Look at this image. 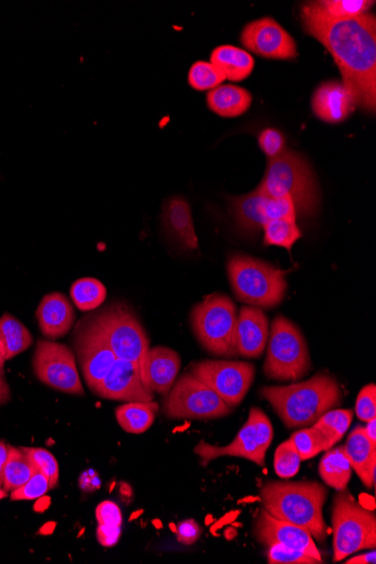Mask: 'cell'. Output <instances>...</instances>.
Listing matches in <instances>:
<instances>
[{
    "mask_svg": "<svg viewBox=\"0 0 376 564\" xmlns=\"http://www.w3.org/2000/svg\"><path fill=\"white\" fill-rule=\"evenodd\" d=\"M277 416L288 428L309 427L327 411L342 402L337 381L327 372H320L308 381L285 387H265L261 390Z\"/></svg>",
    "mask_w": 376,
    "mask_h": 564,
    "instance_id": "obj_3",
    "label": "cell"
},
{
    "mask_svg": "<svg viewBox=\"0 0 376 564\" xmlns=\"http://www.w3.org/2000/svg\"><path fill=\"white\" fill-rule=\"evenodd\" d=\"M353 94L343 84L327 82L321 84L312 97V110L327 123H342L355 111Z\"/></svg>",
    "mask_w": 376,
    "mask_h": 564,
    "instance_id": "obj_21",
    "label": "cell"
},
{
    "mask_svg": "<svg viewBox=\"0 0 376 564\" xmlns=\"http://www.w3.org/2000/svg\"><path fill=\"white\" fill-rule=\"evenodd\" d=\"M96 518L98 525L105 526H121L122 514L118 505L112 501H103L96 509Z\"/></svg>",
    "mask_w": 376,
    "mask_h": 564,
    "instance_id": "obj_43",
    "label": "cell"
},
{
    "mask_svg": "<svg viewBox=\"0 0 376 564\" xmlns=\"http://www.w3.org/2000/svg\"><path fill=\"white\" fill-rule=\"evenodd\" d=\"M210 109L223 118H236L247 112L253 97L245 88L235 85H220L213 88L207 97Z\"/></svg>",
    "mask_w": 376,
    "mask_h": 564,
    "instance_id": "obj_25",
    "label": "cell"
},
{
    "mask_svg": "<svg viewBox=\"0 0 376 564\" xmlns=\"http://www.w3.org/2000/svg\"><path fill=\"white\" fill-rule=\"evenodd\" d=\"M319 473L327 485L337 491L345 490L352 478V467L343 446L328 450L319 464Z\"/></svg>",
    "mask_w": 376,
    "mask_h": 564,
    "instance_id": "obj_28",
    "label": "cell"
},
{
    "mask_svg": "<svg viewBox=\"0 0 376 564\" xmlns=\"http://www.w3.org/2000/svg\"><path fill=\"white\" fill-rule=\"evenodd\" d=\"M320 13L331 19H351L366 14L375 2L369 0H324L311 3Z\"/></svg>",
    "mask_w": 376,
    "mask_h": 564,
    "instance_id": "obj_34",
    "label": "cell"
},
{
    "mask_svg": "<svg viewBox=\"0 0 376 564\" xmlns=\"http://www.w3.org/2000/svg\"><path fill=\"white\" fill-rule=\"evenodd\" d=\"M158 410L155 401H134L118 407L115 416L124 432L143 434L154 425Z\"/></svg>",
    "mask_w": 376,
    "mask_h": 564,
    "instance_id": "obj_27",
    "label": "cell"
},
{
    "mask_svg": "<svg viewBox=\"0 0 376 564\" xmlns=\"http://www.w3.org/2000/svg\"><path fill=\"white\" fill-rule=\"evenodd\" d=\"M259 147L264 151L268 159L280 156L285 150V138L283 133L276 129H266L258 138Z\"/></svg>",
    "mask_w": 376,
    "mask_h": 564,
    "instance_id": "obj_42",
    "label": "cell"
},
{
    "mask_svg": "<svg viewBox=\"0 0 376 564\" xmlns=\"http://www.w3.org/2000/svg\"><path fill=\"white\" fill-rule=\"evenodd\" d=\"M211 64L218 67L232 82H241L253 73L255 60L243 49L222 46L212 52Z\"/></svg>",
    "mask_w": 376,
    "mask_h": 564,
    "instance_id": "obj_26",
    "label": "cell"
},
{
    "mask_svg": "<svg viewBox=\"0 0 376 564\" xmlns=\"http://www.w3.org/2000/svg\"><path fill=\"white\" fill-rule=\"evenodd\" d=\"M304 31L324 44L333 55L343 84L356 106L369 112L376 105V20L366 13L351 19H331L311 3L302 7Z\"/></svg>",
    "mask_w": 376,
    "mask_h": 564,
    "instance_id": "obj_1",
    "label": "cell"
},
{
    "mask_svg": "<svg viewBox=\"0 0 376 564\" xmlns=\"http://www.w3.org/2000/svg\"><path fill=\"white\" fill-rule=\"evenodd\" d=\"M37 471L28 455L21 449L8 446V459L4 469L3 489L12 492L28 482Z\"/></svg>",
    "mask_w": 376,
    "mask_h": 564,
    "instance_id": "obj_31",
    "label": "cell"
},
{
    "mask_svg": "<svg viewBox=\"0 0 376 564\" xmlns=\"http://www.w3.org/2000/svg\"><path fill=\"white\" fill-rule=\"evenodd\" d=\"M0 340H2L6 361L23 353L33 344V336L19 319L10 313L0 318Z\"/></svg>",
    "mask_w": 376,
    "mask_h": 564,
    "instance_id": "obj_29",
    "label": "cell"
},
{
    "mask_svg": "<svg viewBox=\"0 0 376 564\" xmlns=\"http://www.w3.org/2000/svg\"><path fill=\"white\" fill-rule=\"evenodd\" d=\"M231 524H232V526H235V527H239V526H241V524H240V523H236V522H234V523H231Z\"/></svg>",
    "mask_w": 376,
    "mask_h": 564,
    "instance_id": "obj_57",
    "label": "cell"
},
{
    "mask_svg": "<svg viewBox=\"0 0 376 564\" xmlns=\"http://www.w3.org/2000/svg\"><path fill=\"white\" fill-rule=\"evenodd\" d=\"M267 560L271 564H320V561L306 553L286 548L282 544L268 546Z\"/></svg>",
    "mask_w": 376,
    "mask_h": 564,
    "instance_id": "obj_39",
    "label": "cell"
},
{
    "mask_svg": "<svg viewBox=\"0 0 376 564\" xmlns=\"http://www.w3.org/2000/svg\"><path fill=\"white\" fill-rule=\"evenodd\" d=\"M213 522V517L212 515L207 516V518H205V524L210 525Z\"/></svg>",
    "mask_w": 376,
    "mask_h": 564,
    "instance_id": "obj_55",
    "label": "cell"
},
{
    "mask_svg": "<svg viewBox=\"0 0 376 564\" xmlns=\"http://www.w3.org/2000/svg\"><path fill=\"white\" fill-rule=\"evenodd\" d=\"M95 395L125 402L155 400V393L143 382L138 365L119 358L98 386Z\"/></svg>",
    "mask_w": 376,
    "mask_h": 564,
    "instance_id": "obj_17",
    "label": "cell"
},
{
    "mask_svg": "<svg viewBox=\"0 0 376 564\" xmlns=\"http://www.w3.org/2000/svg\"><path fill=\"white\" fill-rule=\"evenodd\" d=\"M35 376L46 386L71 396H84L76 354L64 344L39 340L33 356Z\"/></svg>",
    "mask_w": 376,
    "mask_h": 564,
    "instance_id": "obj_12",
    "label": "cell"
},
{
    "mask_svg": "<svg viewBox=\"0 0 376 564\" xmlns=\"http://www.w3.org/2000/svg\"><path fill=\"white\" fill-rule=\"evenodd\" d=\"M7 496V492L3 489L2 486H0V500L6 498Z\"/></svg>",
    "mask_w": 376,
    "mask_h": 564,
    "instance_id": "obj_54",
    "label": "cell"
},
{
    "mask_svg": "<svg viewBox=\"0 0 376 564\" xmlns=\"http://www.w3.org/2000/svg\"><path fill=\"white\" fill-rule=\"evenodd\" d=\"M295 450L300 454L302 461L315 458L321 452H325V444L320 434L313 427L301 429L290 438Z\"/></svg>",
    "mask_w": 376,
    "mask_h": 564,
    "instance_id": "obj_37",
    "label": "cell"
},
{
    "mask_svg": "<svg viewBox=\"0 0 376 564\" xmlns=\"http://www.w3.org/2000/svg\"><path fill=\"white\" fill-rule=\"evenodd\" d=\"M264 230V245L282 247L291 252L292 247L301 238L297 221L279 219L267 222Z\"/></svg>",
    "mask_w": 376,
    "mask_h": 564,
    "instance_id": "obj_33",
    "label": "cell"
},
{
    "mask_svg": "<svg viewBox=\"0 0 376 564\" xmlns=\"http://www.w3.org/2000/svg\"><path fill=\"white\" fill-rule=\"evenodd\" d=\"M232 408L207 384L186 372L168 392L164 414L170 419L211 420L228 416Z\"/></svg>",
    "mask_w": 376,
    "mask_h": 564,
    "instance_id": "obj_10",
    "label": "cell"
},
{
    "mask_svg": "<svg viewBox=\"0 0 376 564\" xmlns=\"http://www.w3.org/2000/svg\"><path fill=\"white\" fill-rule=\"evenodd\" d=\"M351 467L367 488L375 486L376 445L367 438L364 427L356 426L343 446Z\"/></svg>",
    "mask_w": 376,
    "mask_h": 564,
    "instance_id": "obj_23",
    "label": "cell"
},
{
    "mask_svg": "<svg viewBox=\"0 0 376 564\" xmlns=\"http://www.w3.org/2000/svg\"><path fill=\"white\" fill-rule=\"evenodd\" d=\"M300 454L291 440L285 441L277 447L274 456V468L277 476L282 479H290L297 476L301 465Z\"/></svg>",
    "mask_w": 376,
    "mask_h": 564,
    "instance_id": "obj_36",
    "label": "cell"
},
{
    "mask_svg": "<svg viewBox=\"0 0 376 564\" xmlns=\"http://www.w3.org/2000/svg\"><path fill=\"white\" fill-rule=\"evenodd\" d=\"M11 400V388L5 378L4 364L0 363V406Z\"/></svg>",
    "mask_w": 376,
    "mask_h": 564,
    "instance_id": "obj_46",
    "label": "cell"
},
{
    "mask_svg": "<svg viewBox=\"0 0 376 564\" xmlns=\"http://www.w3.org/2000/svg\"><path fill=\"white\" fill-rule=\"evenodd\" d=\"M176 534L178 542L184 545H193L199 541L202 528L194 519H186V521L177 525Z\"/></svg>",
    "mask_w": 376,
    "mask_h": 564,
    "instance_id": "obj_44",
    "label": "cell"
},
{
    "mask_svg": "<svg viewBox=\"0 0 376 564\" xmlns=\"http://www.w3.org/2000/svg\"><path fill=\"white\" fill-rule=\"evenodd\" d=\"M49 490L50 483L48 478L37 470L25 485L11 492V499L14 501L35 500L46 495Z\"/></svg>",
    "mask_w": 376,
    "mask_h": 564,
    "instance_id": "obj_40",
    "label": "cell"
},
{
    "mask_svg": "<svg viewBox=\"0 0 376 564\" xmlns=\"http://www.w3.org/2000/svg\"><path fill=\"white\" fill-rule=\"evenodd\" d=\"M37 319L43 336L56 340L65 337L73 328L76 311L65 294L52 292L41 300Z\"/></svg>",
    "mask_w": 376,
    "mask_h": 564,
    "instance_id": "obj_19",
    "label": "cell"
},
{
    "mask_svg": "<svg viewBox=\"0 0 376 564\" xmlns=\"http://www.w3.org/2000/svg\"><path fill=\"white\" fill-rule=\"evenodd\" d=\"M256 501H261V497L248 496L238 501V504H253Z\"/></svg>",
    "mask_w": 376,
    "mask_h": 564,
    "instance_id": "obj_52",
    "label": "cell"
},
{
    "mask_svg": "<svg viewBox=\"0 0 376 564\" xmlns=\"http://www.w3.org/2000/svg\"><path fill=\"white\" fill-rule=\"evenodd\" d=\"M8 446L4 441H0V486L3 487L4 469L8 459Z\"/></svg>",
    "mask_w": 376,
    "mask_h": 564,
    "instance_id": "obj_49",
    "label": "cell"
},
{
    "mask_svg": "<svg viewBox=\"0 0 376 564\" xmlns=\"http://www.w3.org/2000/svg\"><path fill=\"white\" fill-rule=\"evenodd\" d=\"M327 496V489L316 481H268L259 497L268 514L304 528L322 543L328 536L322 513Z\"/></svg>",
    "mask_w": 376,
    "mask_h": 564,
    "instance_id": "obj_2",
    "label": "cell"
},
{
    "mask_svg": "<svg viewBox=\"0 0 376 564\" xmlns=\"http://www.w3.org/2000/svg\"><path fill=\"white\" fill-rule=\"evenodd\" d=\"M70 295L80 311H93L102 306L107 297V290L101 281L84 277L71 285Z\"/></svg>",
    "mask_w": 376,
    "mask_h": 564,
    "instance_id": "obj_32",
    "label": "cell"
},
{
    "mask_svg": "<svg viewBox=\"0 0 376 564\" xmlns=\"http://www.w3.org/2000/svg\"><path fill=\"white\" fill-rule=\"evenodd\" d=\"M244 47L266 59L292 60L298 57L297 44L271 17L246 25L241 34Z\"/></svg>",
    "mask_w": 376,
    "mask_h": 564,
    "instance_id": "obj_15",
    "label": "cell"
},
{
    "mask_svg": "<svg viewBox=\"0 0 376 564\" xmlns=\"http://www.w3.org/2000/svg\"><path fill=\"white\" fill-rule=\"evenodd\" d=\"M273 426L270 418L259 408L250 409L249 417L243 428L240 429L234 442L226 446H217L201 441L195 447L203 463L222 458V456H235L246 459L259 467H264L266 453L273 441Z\"/></svg>",
    "mask_w": 376,
    "mask_h": 564,
    "instance_id": "obj_11",
    "label": "cell"
},
{
    "mask_svg": "<svg viewBox=\"0 0 376 564\" xmlns=\"http://www.w3.org/2000/svg\"><path fill=\"white\" fill-rule=\"evenodd\" d=\"M74 344L85 382L88 388L95 393L118 357L107 344L102 331L92 317L85 318L77 326Z\"/></svg>",
    "mask_w": 376,
    "mask_h": 564,
    "instance_id": "obj_14",
    "label": "cell"
},
{
    "mask_svg": "<svg viewBox=\"0 0 376 564\" xmlns=\"http://www.w3.org/2000/svg\"><path fill=\"white\" fill-rule=\"evenodd\" d=\"M231 204L238 226L250 234L263 230L266 223L271 221L270 198L257 188L252 193L235 198Z\"/></svg>",
    "mask_w": 376,
    "mask_h": 564,
    "instance_id": "obj_24",
    "label": "cell"
},
{
    "mask_svg": "<svg viewBox=\"0 0 376 564\" xmlns=\"http://www.w3.org/2000/svg\"><path fill=\"white\" fill-rule=\"evenodd\" d=\"M5 362H6L5 349L2 340H0V363L5 364Z\"/></svg>",
    "mask_w": 376,
    "mask_h": 564,
    "instance_id": "obj_53",
    "label": "cell"
},
{
    "mask_svg": "<svg viewBox=\"0 0 376 564\" xmlns=\"http://www.w3.org/2000/svg\"><path fill=\"white\" fill-rule=\"evenodd\" d=\"M353 411L351 409H331L322 415L313 428L320 434L325 450L333 449L334 445L342 441L348 428L351 427Z\"/></svg>",
    "mask_w": 376,
    "mask_h": 564,
    "instance_id": "obj_30",
    "label": "cell"
},
{
    "mask_svg": "<svg viewBox=\"0 0 376 564\" xmlns=\"http://www.w3.org/2000/svg\"><path fill=\"white\" fill-rule=\"evenodd\" d=\"M268 337H270V327L264 311L256 307L241 308L236 330L238 355L258 358L265 351Z\"/></svg>",
    "mask_w": 376,
    "mask_h": 564,
    "instance_id": "obj_18",
    "label": "cell"
},
{
    "mask_svg": "<svg viewBox=\"0 0 376 564\" xmlns=\"http://www.w3.org/2000/svg\"><path fill=\"white\" fill-rule=\"evenodd\" d=\"M257 190L272 199L290 196L297 219L306 220L318 212L320 199L316 176L308 161L292 150L285 149L280 156L268 161Z\"/></svg>",
    "mask_w": 376,
    "mask_h": 564,
    "instance_id": "obj_4",
    "label": "cell"
},
{
    "mask_svg": "<svg viewBox=\"0 0 376 564\" xmlns=\"http://www.w3.org/2000/svg\"><path fill=\"white\" fill-rule=\"evenodd\" d=\"M190 372L234 408L252 387L256 369L246 362L207 360L193 364Z\"/></svg>",
    "mask_w": 376,
    "mask_h": 564,
    "instance_id": "obj_13",
    "label": "cell"
},
{
    "mask_svg": "<svg viewBox=\"0 0 376 564\" xmlns=\"http://www.w3.org/2000/svg\"><path fill=\"white\" fill-rule=\"evenodd\" d=\"M356 415L362 422L369 423L376 418V387L369 384L358 393L356 399Z\"/></svg>",
    "mask_w": 376,
    "mask_h": 564,
    "instance_id": "obj_41",
    "label": "cell"
},
{
    "mask_svg": "<svg viewBox=\"0 0 376 564\" xmlns=\"http://www.w3.org/2000/svg\"><path fill=\"white\" fill-rule=\"evenodd\" d=\"M311 369L306 339L291 320L276 317L268 342L264 373L276 381H298Z\"/></svg>",
    "mask_w": 376,
    "mask_h": 564,
    "instance_id": "obj_8",
    "label": "cell"
},
{
    "mask_svg": "<svg viewBox=\"0 0 376 564\" xmlns=\"http://www.w3.org/2000/svg\"><path fill=\"white\" fill-rule=\"evenodd\" d=\"M227 271L237 299L252 307L267 309L279 306L288 290L285 272L261 259L246 255L231 256Z\"/></svg>",
    "mask_w": 376,
    "mask_h": 564,
    "instance_id": "obj_5",
    "label": "cell"
},
{
    "mask_svg": "<svg viewBox=\"0 0 376 564\" xmlns=\"http://www.w3.org/2000/svg\"><path fill=\"white\" fill-rule=\"evenodd\" d=\"M181 357L172 348H149L145 358V383L150 391L167 396L181 370Z\"/></svg>",
    "mask_w": 376,
    "mask_h": 564,
    "instance_id": "obj_20",
    "label": "cell"
},
{
    "mask_svg": "<svg viewBox=\"0 0 376 564\" xmlns=\"http://www.w3.org/2000/svg\"><path fill=\"white\" fill-rule=\"evenodd\" d=\"M376 562V553L371 551L369 553H364L361 555H356V557L349 559L347 564H374Z\"/></svg>",
    "mask_w": 376,
    "mask_h": 564,
    "instance_id": "obj_48",
    "label": "cell"
},
{
    "mask_svg": "<svg viewBox=\"0 0 376 564\" xmlns=\"http://www.w3.org/2000/svg\"><path fill=\"white\" fill-rule=\"evenodd\" d=\"M107 344L119 360L138 365L145 382V358L149 338L133 311L123 303H114L92 316ZM146 384V383H145Z\"/></svg>",
    "mask_w": 376,
    "mask_h": 564,
    "instance_id": "obj_9",
    "label": "cell"
},
{
    "mask_svg": "<svg viewBox=\"0 0 376 564\" xmlns=\"http://www.w3.org/2000/svg\"><path fill=\"white\" fill-rule=\"evenodd\" d=\"M170 528H172V530L176 533L177 526H175L174 524H170Z\"/></svg>",
    "mask_w": 376,
    "mask_h": 564,
    "instance_id": "obj_56",
    "label": "cell"
},
{
    "mask_svg": "<svg viewBox=\"0 0 376 564\" xmlns=\"http://www.w3.org/2000/svg\"><path fill=\"white\" fill-rule=\"evenodd\" d=\"M238 532L235 526H230L226 528L225 536L228 541L234 540L237 537Z\"/></svg>",
    "mask_w": 376,
    "mask_h": 564,
    "instance_id": "obj_51",
    "label": "cell"
},
{
    "mask_svg": "<svg viewBox=\"0 0 376 564\" xmlns=\"http://www.w3.org/2000/svg\"><path fill=\"white\" fill-rule=\"evenodd\" d=\"M334 561L376 546V517L373 510L357 503L345 489L338 491L333 505Z\"/></svg>",
    "mask_w": 376,
    "mask_h": 564,
    "instance_id": "obj_7",
    "label": "cell"
},
{
    "mask_svg": "<svg viewBox=\"0 0 376 564\" xmlns=\"http://www.w3.org/2000/svg\"><path fill=\"white\" fill-rule=\"evenodd\" d=\"M254 535L256 540L263 545L282 544L286 548L306 553L322 561L316 542L308 531L273 517L264 508L256 519Z\"/></svg>",
    "mask_w": 376,
    "mask_h": 564,
    "instance_id": "obj_16",
    "label": "cell"
},
{
    "mask_svg": "<svg viewBox=\"0 0 376 564\" xmlns=\"http://www.w3.org/2000/svg\"><path fill=\"white\" fill-rule=\"evenodd\" d=\"M121 536V526H105L98 525L97 528V540L105 546V548H111L116 543L119 542Z\"/></svg>",
    "mask_w": 376,
    "mask_h": 564,
    "instance_id": "obj_45",
    "label": "cell"
},
{
    "mask_svg": "<svg viewBox=\"0 0 376 564\" xmlns=\"http://www.w3.org/2000/svg\"><path fill=\"white\" fill-rule=\"evenodd\" d=\"M237 308L227 295L214 293L196 304L192 329L200 344L219 357L239 356L236 347Z\"/></svg>",
    "mask_w": 376,
    "mask_h": 564,
    "instance_id": "obj_6",
    "label": "cell"
},
{
    "mask_svg": "<svg viewBox=\"0 0 376 564\" xmlns=\"http://www.w3.org/2000/svg\"><path fill=\"white\" fill-rule=\"evenodd\" d=\"M227 79L222 71L211 64V62L198 61L191 67L188 73V83L196 91H208V89L220 86Z\"/></svg>",
    "mask_w": 376,
    "mask_h": 564,
    "instance_id": "obj_35",
    "label": "cell"
},
{
    "mask_svg": "<svg viewBox=\"0 0 376 564\" xmlns=\"http://www.w3.org/2000/svg\"><path fill=\"white\" fill-rule=\"evenodd\" d=\"M29 456L35 469L46 476L50 483V490L55 489L59 483V464L49 451L38 449V447H21Z\"/></svg>",
    "mask_w": 376,
    "mask_h": 564,
    "instance_id": "obj_38",
    "label": "cell"
},
{
    "mask_svg": "<svg viewBox=\"0 0 376 564\" xmlns=\"http://www.w3.org/2000/svg\"><path fill=\"white\" fill-rule=\"evenodd\" d=\"M163 222L167 236L177 247L183 250L199 249L190 204L181 196H175L166 203Z\"/></svg>",
    "mask_w": 376,
    "mask_h": 564,
    "instance_id": "obj_22",
    "label": "cell"
},
{
    "mask_svg": "<svg viewBox=\"0 0 376 564\" xmlns=\"http://www.w3.org/2000/svg\"><path fill=\"white\" fill-rule=\"evenodd\" d=\"M365 434L369 440L376 445V418L370 420L364 427Z\"/></svg>",
    "mask_w": 376,
    "mask_h": 564,
    "instance_id": "obj_50",
    "label": "cell"
},
{
    "mask_svg": "<svg viewBox=\"0 0 376 564\" xmlns=\"http://www.w3.org/2000/svg\"><path fill=\"white\" fill-rule=\"evenodd\" d=\"M240 513H241L240 510H234V512H230V513L226 514L225 516H223L220 519V521H218L216 524H214L211 527L212 534H214V536H218L217 532L220 530V528L236 522Z\"/></svg>",
    "mask_w": 376,
    "mask_h": 564,
    "instance_id": "obj_47",
    "label": "cell"
}]
</instances>
